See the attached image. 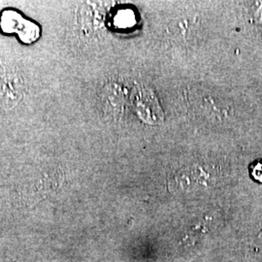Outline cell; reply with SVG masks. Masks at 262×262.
Masks as SVG:
<instances>
[{"mask_svg": "<svg viewBox=\"0 0 262 262\" xmlns=\"http://www.w3.org/2000/svg\"><path fill=\"white\" fill-rule=\"evenodd\" d=\"M135 109L141 119L150 124H158L164 120L159 100L150 89L138 91L135 97Z\"/></svg>", "mask_w": 262, "mask_h": 262, "instance_id": "6da1fadb", "label": "cell"}, {"mask_svg": "<svg viewBox=\"0 0 262 262\" xmlns=\"http://www.w3.org/2000/svg\"><path fill=\"white\" fill-rule=\"evenodd\" d=\"M1 28L5 32H16L23 41L30 43L39 36L37 26L24 19L17 12L6 11L1 18Z\"/></svg>", "mask_w": 262, "mask_h": 262, "instance_id": "7a4b0ae2", "label": "cell"}, {"mask_svg": "<svg viewBox=\"0 0 262 262\" xmlns=\"http://www.w3.org/2000/svg\"><path fill=\"white\" fill-rule=\"evenodd\" d=\"M16 88L21 89V84L14 73H4L3 77H0V102L2 103L6 94L8 96V103L15 104L19 100L21 91L16 90Z\"/></svg>", "mask_w": 262, "mask_h": 262, "instance_id": "3957f363", "label": "cell"}, {"mask_svg": "<svg viewBox=\"0 0 262 262\" xmlns=\"http://www.w3.org/2000/svg\"><path fill=\"white\" fill-rule=\"evenodd\" d=\"M250 171L253 180L258 183H262V159L254 161L251 165Z\"/></svg>", "mask_w": 262, "mask_h": 262, "instance_id": "277c9868", "label": "cell"}]
</instances>
